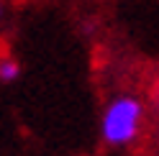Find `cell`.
<instances>
[{
  "label": "cell",
  "instance_id": "6da1fadb",
  "mask_svg": "<svg viewBox=\"0 0 159 156\" xmlns=\"http://www.w3.org/2000/svg\"><path fill=\"white\" fill-rule=\"evenodd\" d=\"M149 108L139 95L118 92L105 102L100 115V138L111 149H131L146 133Z\"/></svg>",
  "mask_w": 159,
  "mask_h": 156
},
{
  "label": "cell",
  "instance_id": "7a4b0ae2",
  "mask_svg": "<svg viewBox=\"0 0 159 156\" xmlns=\"http://www.w3.org/2000/svg\"><path fill=\"white\" fill-rule=\"evenodd\" d=\"M21 77V64H18L13 56H0V82L11 84Z\"/></svg>",
  "mask_w": 159,
  "mask_h": 156
},
{
  "label": "cell",
  "instance_id": "3957f363",
  "mask_svg": "<svg viewBox=\"0 0 159 156\" xmlns=\"http://www.w3.org/2000/svg\"><path fill=\"white\" fill-rule=\"evenodd\" d=\"M152 110L159 115V80H157V84L152 87Z\"/></svg>",
  "mask_w": 159,
  "mask_h": 156
},
{
  "label": "cell",
  "instance_id": "277c9868",
  "mask_svg": "<svg viewBox=\"0 0 159 156\" xmlns=\"http://www.w3.org/2000/svg\"><path fill=\"white\" fill-rule=\"evenodd\" d=\"M152 143H154V151H159V125H157V131L152 136Z\"/></svg>",
  "mask_w": 159,
  "mask_h": 156
},
{
  "label": "cell",
  "instance_id": "5b68a950",
  "mask_svg": "<svg viewBox=\"0 0 159 156\" xmlns=\"http://www.w3.org/2000/svg\"><path fill=\"white\" fill-rule=\"evenodd\" d=\"M0 26H3V5H0Z\"/></svg>",
  "mask_w": 159,
  "mask_h": 156
}]
</instances>
